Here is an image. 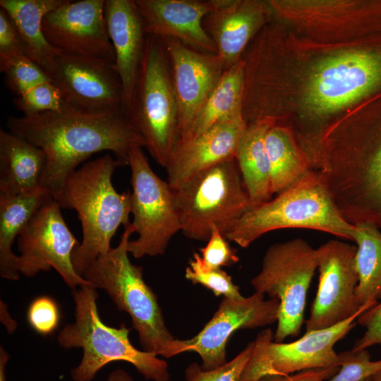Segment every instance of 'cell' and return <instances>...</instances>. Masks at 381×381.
I'll use <instances>...</instances> for the list:
<instances>
[{"instance_id": "cell-1", "label": "cell", "mask_w": 381, "mask_h": 381, "mask_svg": "<svg viewBox=\"0 0 381 381\" xmlns=\"http://www.w3.org/2000/svg\"><path fill=\"white\" fill-rule=\"evenodd\" d=\"M6 126L45 152L41 185L52 198L66 178L92 155L109 150L128 164L130 152L146 146L123 111L90 113L64 107L61 111L10 116Z\"/></svg>"}, {"instance_id": "cell-2", "label": "cell", "mask_w": 381, "mask_h": 381, "mask_svg": "<svg viewBox=\"0 0 381 381\" xmlns=\"http://www.w3.org/2000/svg\"><path fill=\"white\" fill-rule=\"evenodd\" d=\"M123 165L108 154L86 162L66 178L53 198L61 208L75 210L80 221L83 239L73 253L72 262L81 277L111 248L119 226L131 223V192L119 193L111 182L116 169Z\"/></svg>"}, {"instance_id": "cell-3", "label": "cell", "mask_w": 381, "mask_h": 381, "mask_svg": "<svg viewBox=\"0 0 381 381\" xmlns=\"http://www.w3.org/2000/svg\"><path fill=\"white\" fill-rule=\"evenodd\" d=\"M134 232L131 223L125 226L118 246L98 257L82 277L130 315L143 351L170 358L179 354V340L167 329L157 296L143 279V267L128 258L127 244Z\"/></svg>"}, {"instance_id": "cell-4", "label": "cell", "mask_w": 381, "mask_h": 381, "mask_svg": "<svg viewBox=\"0 0 381 381\" xmlns=\"http://www.w3.org/2000/svg\"><path fill=\"white\" fill-rule=\"evenodd\" d=\"M289 228L318 230L352 241L354 224L341 214L322 174L312 169L274 199L252 207L225 238L245 248L267 232Z\"/></svg>"}, {"instance_id": "cell-5", "label": "cell", "mask_w": 381, "mask_h": 381, "mask_svg": "<svg viewBox=\"0 0 381 381\" xmlns=\"http://www.w3.org/2000/svg\"><path fill=\"white\" fill-rule=\"evenodd\" d=\"M73 296L75 321L64 327L57 341L66 349H83L80 363L71 373L74 381H92L101 368L114 361L130 363L147 380L169 381L168 364L155 354L134 347L125 324L116 328L103 323L97 306L96 287L79 286L73 289Z\"/></svg>"}, {"instance_id": "cell-6", "label": "cell", "mask_w": 381, "mask_h": 381, "mask_svg": "<svg viewBox=\"0 0 381 381\" xmlns=\"http://www.w3.org/2000/svg\"><path fill=\"white\" fill-rule=\"evenodd\" d=\"M155 161L165 168L179 143L178 108L163 41L147 35L131 103L124 111Z\"/></svg>"}, {"instance_id": "cell-7", "label": "cell", "mask_w": 381, "mask_h": 381, "mask_svg": "<svg viewBox=\"0 0 381 381\" xmlns=\"http://www.w3.org/2000/svg\"><path fill=\"white\" fill-rule=\"evenodd\" d=\"M183 234L207 241L216 228L225 237L253 207L235 157L198 174L173 189Z\"/></svg>"}, {"instance_id": "cell-8", "label": "cell", "mask_w": 381, "mask_h": 381, "mask_svg": "<svg viewBox=\"0 0 381 381\" xmlns=\"http://www.w3.org/2000/svg\"><path fill=\"white\" fill-rule=\"evenodd\" d=\"M314 169L348 222H370L381 230V129L350 151L322 150Z\"/></svg>"}, {"instance_id": "cell-9", "label": "cell", "mask_w": 381, "mask_h": 381, "mask_svg": "<svg viewBox=\"0 0 381 381\" xmlns=\"http://www.w3.org/2000/svg\"><path fill=\"white\" fill-rule=\"evenodd\" d=\"M318 262V248L300 238L274 243L266 250L261 270L250 284L256 293L279 301L275 342L300 334L308 290Z\"/></svg>"}, {"instance_id": "cell-10", "label": "cell", "mask_w": 381, "mask_h": 381, "mask_svg": "<svg viewBox=\"0 0 381 381\" xmlns=\"http://www.w3.org/2000/svg\"><path fill=\"white\" fill-rule=\"evenodd\" d=\"M381 87V51L353 49L328 56L312 68L303 103L314 118H323Z\"/></svg>"}, {"instance_id": "cell-11", "label": "cell", "mask_w": 381, "mask_h": 381, "mask_svg": "<svg viewBox=\"0 0 381 381\" xmlns=\"http://www.w3.org/2000/svg\"><path fill=\"white\" fill-rule=\"evenodd\" d=\"M131 171V222L138 238L129 240L128 253L135 258L164 253L181 226L173 189L152 169L142 147L129 153Z\"/></svg>"}, {"instance_id": "cell-12", "label": "cell", "mask_w": 381, "mask_h": 381, "mask_svg": "<svg viewBox=\"0 0 381 381\" xmlns=\"http://www.w3.org/2000/svg\"><path fill=\"white\" fill-rule=\"evenodd\" d=\"M376 303H368L349 318L329 327L306 332L290 343L272 341L273 332L267 328L253 341L251 357L242 381H258L270 375H289L301 371L339 367L335 344L356 325L358 317Z\"/></svg>"}, {"instance_id": "cell-13", "label": "cell", "mask_w": 381, "mask_h": 381, "mask_svg": "<svg viewBox=\"0 0 381 381\" xmlns=\"http://www.w3.org/2000/svg\"><path fill=\"white\" fill-rule=\"evenodd\" d=\"M61 207L52 198L33 215L18 241L19 274L32 277L54 268L68 287L75 289L92 283L75 270L72 255L80 243L68 227Z\"/></svg>"}, {"instance_id": "cell-14", "label": "cell", "mask_w": 381, "mask_h": 381, "mask_svg": "<svg viewBox=\"0 0 381 381\" xmlns=\"http://www.w3.org/2000/svg\"><path fill=\"white\" fill-rule=\"evenodd\" d=\"M319 282L306 332L324 329L356 314L363 307L356 301L358 276L356 246L329 240L318 248Z\"/></svg>"}, {"instance_id": "cell-15", "label": "cell", "mask_w": 381, "mask_h": 381, "mask_svg": "<svg viewBox=\"0 0 381 381\" xmlns=\"http://www.w3.org/2000/svg\"><path fill=\"white\" fill-rule=\"evenodd\" d=\"M104 6L105 0H64L43 18L46 39L61 53L115 64Z\"/></svg>"}, {"instance_id": "cell-16", "label": "cell", "mask_w": 381, "mask_h": 381, "mask_svg": "<svg viewBox=\"0 0 381 381\" xmlns=\"http://www.w3.org/2000/svg\"><path fill=\"white\" fill-rule=\"evenodd\" d=\"M49 75L59 88L65 107L90 113L123 111L115 64L61 53Z\"/></svg>"}, {"instance_id": "cell-17", "label": "cell", "mask_w": 381, "mask_h": 381, "mask_svg": "<svg viewBox=\"0 0 381 381\" xmlns=\"http://www.w3.org/2000/svg\"><path fill=\"white\" fill-rule=\"evenodd\" d=\"M279 301L265 299L255 292L248 297H224L217 310L201 331L190 339L179 340V353L194 351L202 358L203 370L225 364L226 346L231 334L240 329H254L277 322Z\"/></svg>"}, {"instance_id": "cell-18", "label": "cell", "mask_w": 381, "mask_h": 381, "mask_svg": "<svg viewBox=\"0 0 381 381\" xmlns=\"http://www.w3.org/2000/svg\"><path fill=\"white\" fill-rule=\"evenodd\" d=\"M162 40L169 57L177 103L179 146L188 140L199 111L225 68L218 54L201 52L174 39Z\"/></svg>"}, {"instance_id": "cell-19", "label": "cell", "mask_w": 381, "mask_h": 381, "mask_svg": "<svg viewBox=\"0 0 381 381\" xmlns=\"http://www.w3.org/2000/svg\"><path fill=\"white\" fill-rule=\"evenodd\" d=\"M145 32L161 40L174 39L195 50L217 54L202 26L214 0H135Z\"/></svg>"}, {"instance_id": "cell-20", "label": "cell", "mask_w": 381, "mask_h": 381, "mask_svg": "<svg viewBox=\"0 0 381 381\" xmlns=\"http://www.w3.org/2000/svg\"><path fill=\"white\" fill-rule=\"evenodd\" d=\"M214 9L202 20V26L215 43L225 70L241 59L256 32L272 14L267 2L214 0Z\"/></svg>"}, {"instance_id": "cell-21", "label": "cell", "mask_w": 381, "mask_h": 381, "mask_svg": "<svg viewBox=\"0 0 381 381\" xmlns=\"http://www.w3.org/2000/svg\"><path fill=\"white\" fill-rule=\"evenodd\" d=\"M246 128L244 119L224 121L177 146L165 167L171 188L176 189L201 171L235 157Z\"/></svg>"}, {"instance_id": "cell-22", "label": "cell", "mask_w": 381, "mask_h": 381, "mask_svg": "<svg viewBox=\"0 0 381 381\" xmlns=\"http://www.w3.org/2000/svg\"><path fill=\"white\" fill-rule=\"evenodd\" d=\"M104 17L122 87L124 111L135 90L147 35L135 0H105Z\"/></svg>"}, {"instance_id": "cell-23", "label": "cell", "mask_w": 381, "mask_h": 381, "mask_svg": "<svg viewBox=\"0 0 381 381\" xmlns=\"http://www.w3.org/2000/svg\"><path fill=\"white\" fill-rule=\"evenodd\" d=\"M46 162V154L40 147L0 129V195L26 194L42 188Z\"/></svg>"}, {"instance_id": "cell-24", "label": "cell", "mask_w": 381, "mask_h": 381, "mask_svg": "<svg viewBox=\"0 0 381 381\" xmlns=\"http://www.w3.org/2000/svg\"><path fill=\"white\" fill-rule=\"evenodd\" d=\"M64 0H1L0 7L13 24L26 55L48 75L56 58L61 53L52 47L42 31L47 13Z\"/></svg>"}, {"instance_id": "cell-25", "label": "cell", "mask_w": 381, "mask_h": 381, "mask_svg": "<svg viewBox=\"0 0 381 381\" xmlns=\"http://www.w3.org/2000/svg\"><path fill=\"white\" fill-rule=\"evenodd\" d=\"M52 198L44 187L32 193L0 195V276L16 281L19 279L18 255L12 246L35 212Z\"/></svg>"}, {"instance_id": "cell-26", "label": "cell", "mask_w": 381, "mask_h": 381, "mask_svg": "<svg viewBox=\"0 0 381 381\" xmlns=\"http://www.w3.org/2000/svg\"><path fill=\"white\" fill-rule=\"evenodd\" d=\"M273 126L261 121L247 126L238 143L235 159L253 206L271 200V167L265 147V135Z\"/></svg>"}, {"instance_id": "cell-27", "label": "cell", "mask_w": 381, "mask_h": 381, "mask_svg": "<svg viewBox=\"0 0 381 381\" xmlns=\"http://www.w3.org/2000/svg\"><path fill=\"white\" fill-rule=\"evenodd\" d=\"M243 90L244 66L243 60L241 59L223 73L217 85L199 111L187 141L217 123L243 119Z\"/></svg>"}, {"instance_id": "cell-28", "label": "cell", "mask_w": 381, "mask_h": 381, "mask_svg": "<svg viewBox=\"0 0 381 381\" xmlns=\"http://www.w3.org/2000/svg\"><path fill=\"white\" fill-rule=\"evenodd\" d=\"M265 142L270 162L273 194L286 190L313 169L308 155L297 145L289 128L279 124L272 126L266 133Z\"/></svg>"}, {"instance_id": "cell-29", "label": "cell", "mask_w": 381, "mask_h": 381, "mask_svg": "<svg viewBox=\"0 0 381 381\" xmlns=\"http://www.w3.org/2000/svg\"><path fill=\"white\" fill-rule=\"evenodd\" d=\"M352 241L356 243L357 303H377L381 300V230L370 222L355 224Z\"/></svg>"}, {"instance_id": "cell-30", "label": "cell", "mask_w": 381, "mask_h": 381, "mask_svg": "<svg viewBox=\"0 0 381 381\" xmlns=\"http://www.w3.org/2000/svg\"><path fill=\"white\" fill-rule=\"evenodd\" d=\"M8 88L20 96L34 87L52 81L49 75L26 56H20L1 70Z\"/></svg>"}, {"instance_id": "cell-31", "label": "cell", "mask_w": 381, "mask_h": 381, "mask_svg": "<svg viewBox=\"0 0 381 381\" xmlns=\"http://www.w3.org/2000/svg\"><path fill=\"white\" fill-rule=\"evenodd\" d=\"M16 107L23 116L47 111H61L65 104L59 88L52 81L41 83L13 99Z\"/></svg>"}, {"instance_id": "cell-32", "label": "cell", "mask_w": 381, "mask_h": 381, "mask_svg": "<svg viewBox=\"0 0 381 381\" xmlns=\"http://www.w3.org/2000/svg\"><path fill=\"white\" fill-rule=\"evenodd\" d=\"M186 278L193 284H200L211 290L217 296L223 295L226 298L240 299L243 296L231 277L222 269L205 270L200 266V255L195 253L186 267Z\"/></svg>"}, {"instance_id": "cell-33", "label": "cell", "mask_w": 381, "mask_h": 381, "mask_svg": "<svg viewBox=\"0 0 381 381\" xmlns=\"http://www.w3.org/2000/svg\"><path fill=\"white\" fill-rule=\"evenodd\" d=\"M253 341L235 358L217 368L205 370L196 363L188 365L185 372L186 381H242L246 367L251 357Z\"/></svg>"}, {"instance_id": "cell-34", "label": "cell", "mask_w": 381, "mask_h": 381, "mask_svg": "<svg viewBox=\"0 0 381 381\" xmlns=\"http://www.w3.org/2000/svg\"><path fill=\"white\" fill-rule=\"evenodd\" d=\"M339 369L329 381H368L381 370V359L372 361L368 349L338 353Z\"/></svg>"}, {"instance_id": "cell-35", "label": "cell", "mask_w": 381, "mask_h": 381, "mask_svg": "<svg viewBox=\"0 0 381 381\" xmlns=\"http://www.w3.org/2000/svg\"><path fill=\"white\" fill-rule=\"evenodd\" d=\"M30 327L37 334L47 336L59 327L61 313L56 301L49 296L35 298L27 311Z\"/></svg>"}, {"instance_id": "cell-36", "label": "cell", "mask_w": 381, "mask_h": 381, "mask_svg": "<svg viewBox=\"0 0 381 381\" xmlns=\"http://www.w3.org/2000/svg\"><path fill=\"white\" fill-rule=\"evenodd\" d=\"M228 240L214 228L206 246L200 249V266L203 270L221 269L236 264L239 258L237 250L231 248Z\"/></svg>"}, {"instance_id": "cell-37", "label": "cell", "mask_w": 381, "mask_h": 381, "mask_svg": "<svg viewBox=\"0 0 381 381\" xmlns=\"http://www.w3.org/2000/svg\"><path fill=\"white\" fill-rule=\"evenodd\" d=\"M23 56H27L18 32L7 13L0 8V70Z\"/></svg>"}, {"instance_id": "cell-38", "label": "cell", "mask_w": 381, "mask_h": 381, "mask_svg": "<svg viewBox=\"0 0 381 381\" xmlns=\"http://www.w3.org/2000/svg\"><path fill=\"white\" fill-rule=\"evenodd\" d=\"M357 323L365 328V332L351 350H365L375 345L381 346V300L362 313Z\"/></svg>"}, {"instance_id": "cell-39", "label": "cell", "mask_w": 381, "mask_h": 381, "mask_svg": "<svg viewBox=\"0 0 381 381\" xmlns=\"http://www.w3.org/2000/svg\"><path fill=\"white\" fill-rule=\"evenodd\" d=\"M339 369V367L307 370L289 375L265 376L258 381H325L334 375Z\"/></svg>"}, {"instance_id": "cell-40", "label": "cell", "mask_w": 381, "mask_h": 381, "mask_svg": "<svg viewBox=\"0 0 381 381\" xmlns=\"http://www.w3.org/2000/svg\"><path fill=\"white\" fill-rule=\"evenodd\" d=\"M0 315L1 321L5 326L8 333L12 334L17 327V323L11 317L7 305L2 300L0 301Z\"/></svg>"}, {"instance_id": "cell-41", "label": "cell", "mask_w": 381, "mask_h": 381, "mask_svg": "<svg viewBox=\"0 0 381 381\" xmlns=\"http://www.w3.org/2000/svg\"><path fill=\"white\" fill-rule=\"evenodd\" d=\"M107 381H133V380L126 371L116 369L109 375Z\"/></svg>"}, {"instance_id": "cell-42", "label": "cell", "mask_w": 381, "mask_h": 381, "mask_svg": "<svg viewBox=\"0 0 381 381\" xmlns=\"http://www.w3.org/2000/svg\"><path fill=\"white\" fill-rule=\"evenodd\" d=\"M9 359V355L6 350L0 347V381H6L5 368Z\"/></svg>"}, {"instance_id": "cell-43", "label": "cell", "mask_w": 381, "mask_h": 381, "mask_svg": "<svg viewBox=\"0 0 381 381\" xmlns=\"http://www.w3.org/2000/svg\"><path fill=\"white\" fill-rule=\"evenodd\" d=\"M373 381H381V370L372 377Z\"/></svg>"}, {"instance_id": "cell-44", "label": "cell", "mask_w": 381, "mask_h": 381, "mask_svg": "<svg viewBox=\"0 0 381 381\" xmlns=\"http://www.w3.org/2000/svg\"><path fill=\"white\" fill-rule=\"evenodd\" d=\"M368 381H373V380H372V378H370Z\"/></svg>"}]
</instances>
